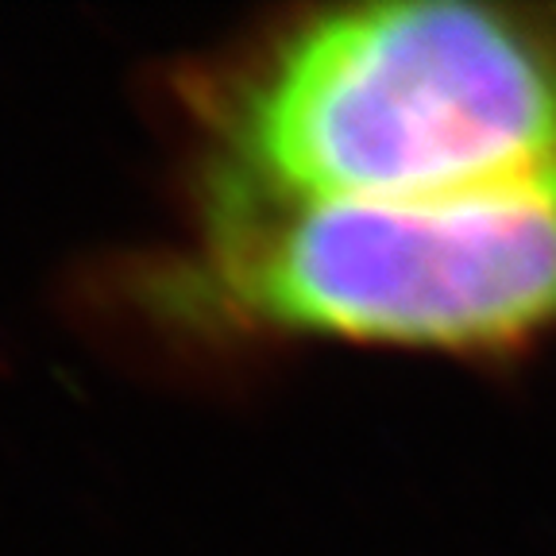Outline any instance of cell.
Listing matches in <instances>:
<instances>
[{"mask_svg": "<svg viewBox=\"0 0 556 556\" xmlns=\"http://www.w3.org/2000/svg\"><path fill=\"white\" fill-rule=\"evenodd\" d=\"M556 170V4L302 12L208 101L205 174L298 198H441Z\"/></svg>", "mask_w": 556, "mask_h": 556, "instance_id": "obj_1", "label": "cell"}, {"mask_svg": "<svg viewBox=\"0 0 556 556\" xmlns=\"http://www.w3.org/2000/svg\"><path fill=\"white\" fill-rule=\"evenodd\" d=\"M182 321L448 359L556 340V170L441 198H298L201 178L163 278Z\"/></svg>", "mask_w": 556, "mask_h": 556, "instance_id": "obj_2", "label": "cell"}]
</instances>
